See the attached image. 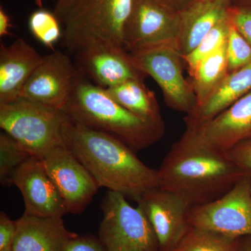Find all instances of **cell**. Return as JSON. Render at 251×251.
<instances>
[{"mask_svg":"<svg viewBox=\"0 0 251 251\" xmlns=\"http://www.w3.org/2000/svg\"><path fill=\"white\" fill-rule=\"evenodd\" d=\"M64 139L100 188L138 202L145 193L158 187V171L145 164L134 150L112 135L76 125L69 118Z\"/></svg>","mask_w":251,"mask_h":251,"instance_id":"cell-2","label":"cell"},{"mask_svg":"<svg viewBox=\"0 0 251 251\" xmlns=\"http://www.w3.org/2000/svg\"><path fill=\"white\" fill-rule=\"evenodd\" d=\"M249 175V179H250V185H251V174Z\"/></svg>","mask_w":251,"mask_h":251,"instance_id":"cell-35","label":"cell"},{"mask_svg":"<svg viewBox=\"0 0 251 251\" xmlns=\"http://www.w3.org/2000/svg\"><path fill=\"white\" fill-rule=\"evenodd\" d=\"M105 90L117 103L140 118L153 123L165 124L156 96L143 80L126 81Z\"/></svg>","mask_w":251,"mask_h":251,"instance_id":"cell-20","label":"cell"},{"mask_svg":"<svg viewBox=\"0 0 251 251\" xmlns=\"http://www.w3.org/2000/svg\"><path fill=\"white\" fill-rule=\"evenodd\" d=\"M29 27L31 34L46 47L53 48L62 39V29L54 13L45 9L36 10L29 18Z\"/></svg>","mask_w":251,"mask_h":251,"instance_id":"cell-25","label":"cell"},{"mask_svg":"<svg viewBox=\"0 0 251 251\" xmlns=\"http://www.w3.org/2000/svg\"><path fill=\"white\" fill-rule=\"evenodd\" d=\"M240 239L191 227L173 251H239Z\"/></svg>","mask_w":251,"mask_h":251,"instance_id":"cell-22","label":"cell"},{"mask_svg":"<svg viewBox=\"0 0 251 251\" xmlns=\"http://www.w3.org/2000/svg\"><path fill=\"white\" fill-rule=\"evenodd\" d=\"M12 183L22 194L25 214L41 217H63L67 214L64 201L42 160L30 157L15 173Z\"/></svg>","mask_w":251,"mask_h":251,"instance_id":"cell-14","label":"cell"},{"mask_svg":"<svg viewBox=\"0 0 251 251\" xmlns=\"http://www.w3.org/2000/svg\"><path fill=\"white\" fill-rule=\"evenodd\" d=\"M42 161L67 213H82L100 188L88 170L67 146L54 149Z\"/></svg>","mask_w":251,"mask_h":251,"instance_id":"cell-11","label":"cell"},{"mask_svg":"<svg viewBox=\"0 0 251 251\" xmlns=\"http://www.w3.org/2000/svg\"><path fill=\"white\" fill-rule=\"evenodd\" d=\"M229 25L230 21L227 14L191 52L181 56L190 77L193 75L200 63L226 45Z\"/></svg>","mask_w":251,"mask_h":251,"instance_id":"cell-23","label":"cell"},{"mask_svg":"<svg viewBox=\"0 0 251 251\" xmlns=\"http://www.w3.org/2000/svg\"><path fill=\"white\" fill-rule=\"evenodd\" d=\"M99 238L108 251H160L148 216L121 193L108 191L102 202Z\"/></svg>","mask_w":251,"mask_h":251,"instance_id":"cell-6","label":"cell"},{"mask_svg":"<svg viewBox=\"0 0 251 251\" xmlns=\"http://www.w3.org/2000/svg\"><path fill=\"white\" fill-rule=\"evenodd\" d=\"M239 251H251V236L241 237Z\"/></svg>","mask_w":251,"mask_h":251,"instance_id":"cell-33","label":"cell"},{"mask_svg":"<svg viewBox=\"0 0 251 251\" xmlns=\"http://www.w3.org/2000/svg\"><path fill=\"white\" fill-rule=\"evenodd\" d=\"M16 233V222L12 221L4 211L0 213V251L12 248Z\"/></svg>","mask_w":251,"mask_h":251,"instance_id":"cell-30","label":"cell"},{"mask_svg":"<svg viewBox=\"0 0 251 251\" xmlns=\"http://www.w3.org/2000/svg\"><path fill=\"white\" fill-rule=\"evenodd\" d=\"M201 1H213V0H201Z\"/></svg>","mask_w":251,"mask_h":251,"instance_id":"cell-37","label":"cell"},{"mask_svg":"<svg viewBox=\"0 0 251 251\" xmlns=\"http://www.w3.org/2000/svg\"><path fill=\"white\" fill-rule=\"evenodd\" d=\"M227 16L232 25L251 45V6L232 4Z\"/></svg>","mask_w":251,"mask_h":251,"instance_id":"cell-27","label":"cell"},{"mask_svg":"<svg viewBox=\"0 0 251 251\" xmlns=\"http://www.w3.org/2000/svg\"><path fill=\"white\" fill-rule=\"evenodd\" d=\"M245 175L227 152L206 146L186 128L162 162L158 187L194 206L221 198Z\"/></svg>","mask_w":251,"mask_h":251,"instance_id":"cell-1","label":"cell"},{"mask_svg":"<svg viewBox=\"0 0 251 251\" xmlns=\"http://www.w3.org/2000/svg\"><path fill=\"white\" fill-rule=\"evenodd\" d=\"M64 251H108L99 237L79 236L72 239Z\"/></svg>","mask_w":251,"mask_h":251,"instance_id":"cell-29","label":"cell"},{"mask_svg":"<svg viewBox=\"0 0 251 251\" xmlns=\"http://www.w3.org/2000/svg\"><path fill=\"white\" fill-rule=\"evenodd\" d=\"M69 117L62 110L19 99L0 105V127L31 156L42 160L66 146L64 130Z\"/></svg>","mask_w":251,"mask_h":251,"instance_id":"cell-5","label":"cell"},{"mask_svg":"<svg viewBox=\"0 0 251 251\" xmlns=\"http://www.w3.org/2000/svg\"><path fill=\"white\" fill-rule=\"evenodd\" d=\"M228 74L226 44L215 53L200 63L191 76L197 98V106L209 98Z\"/></svg>","mask_w":251,"mask_h":251,"instance_id":"cell-21","label":"cell"},{"mask_svg":"<svg viewBox=\"0 0 251 251\" xmlns=\"http://www.w3.org/2000/svg\"><path fill=\"white\" fill-rule=\"evenodd\" d=\"M232 4L248 5L251 6V0H233Z\"/></svg>","mask_w":251,"mask_h":251,"instance_id":"cell-34","label":"cell"},{"mask_svg":"<svg viewBox=\"0 0 251 251\" xmlns=\"http://www.w3.org/2000/svg\"><path fill=\"white\" fill-rule=\"evenodd\" d=\"M133 0H58L53 11L62 29V46L74 56L98 45L124 48V29Z\"/></svg>","mask_w":251,"mask_h":251,"instance_id":"cell-4","label":"cell"},{"mask_svg":"<svg viewBox=\"0 0 251 251\" xmlns=\"http://www.w3.org/2000/svg\"><path fill=\"white\" fill-rule=\"evenodd\" d=\"M56 1H58V0H56Z\"/></svg>","mask_w":251,"mask_h":251,"instance_id":"cell-38","label":"cell"},{"mask_svg":"<svg viewBox=\"0 0 251 251\" xmlns=\"http://www.w3.org/2000/svg\"><path fill=\"white\" fill-rule=\"evenodd\" d=\"M44 56L27 41L16 39L0 45V105L19 100L25 84Z\"/></svg>","mask_w":251,"mask_h":251,"instance_id":"cell-16","label":"cell"},{"mask_svg":"<svg viewBox=\"0 0 251 251\" xmlns=\"http://www.w3.org/2000/svg\"><path fill=\"white\" fill-rule=\"evenodd\" d=\"M227 153L245 174H251V139L238 144Z\"/></svg>","mask_w":251,"mask_h":251,"instance_id":"cell-28","label":"cell"},{"mask_svg":"<svg viewBox=\"0 0 251 251\" xmlns=\"http://www.w3.org/2000/svg\"><path fill=\"white\" fill-rule=\"evenodd\" d=\"M129 54L133 65L156 81L170 108L186 115L194 111L197 98L191 81L184 77V62L176 46H155Z\"/></svg>","mask_w":251,"mask_h":251,"instance_id":"cell-7","label":"cell"},{"mask_svg":"<svg viewBox=\"0 0 251 251\" xmlns=\"http://www.w3.org/2000/svg\"><path fill=\"white\" fill-rule=\"evenodd\" d=\"M11 27V19L9 15L6 14L2 6L0 7V36L10 35V29Z\"/></svg>","mask_w":251,"mask_h":251,"instance_id":"cell-32","label":"cell"},{"mask_svg":"<svg viewBox=\"0 0 251 251\" xmlns=\"http://www.w3.org/2000/svg\"><path fill=\"white\" fill-rule=\"evenodd\" d=\"M31 155L9 135L0 134V181L3 186L13 185V177Z\"/></svg>","mask_w":251,"mask_h":251,"instance_id":"cell-24","label":"cell"},{"mask_svg":"<svg viewBox=\"0 0 251 251\" xmlns=\"http://www.w3.org/2000/svg\"><path fill=\"white\" fill-rule=\"evenodd\" d=\"M189 222L191 227L230 237L251 236L249 175H245L228 192L216 201L191 206Z\"/></svg>","mask_w":251,"mask_h":251,"instance_id":"cell-8","label":"cell"},{"mask_svg":"<svg viewBox=\"0 0 251 251\" xmlns=\"http://www.w3.org/2000/svg\"><path fill=\"white\" fill-rule=\"evenodd\" d=\"M12 251V249H8V250H5V251Z\"/></svg>","mask_w":251,"mask_h":251,"instance_id":"cell-36","label":"cell"},{"mask_svg":"<svg viewBox=\"0 0 251 251\" xmlns=\"http://www.w3.org/2000/svg\"><path fill=\"white\" fill-rule=\"evenodd\" d=\"M226 52L228 74L251 64V45L231 23L226 42Z\"/></svg>","mask_w":251,"mask_h":251,"instance_id":"cell-26","label":"cell"},{"mask_svg":"<svg viewBox=\"0 0 251 251\" xmlns=\"http://www.w3.org/2000/svg\"><path fill=\"white\" fill-rule=\"evenodd\" d=\"M186 129L206 146L224 152L251 139V91L212 120Z\"/></svg>","mask_w":251,"mask_h":251,"instance_id":"cell-15","label":"cell"},{"mask_svg":"<svg viewBox=\"0 0 251 251\" xmlns=\"http://www.w3.org/2000/svg\"><path fill=\"white\" fill-rule=\"evenodd\" d=\"M79 74L69 54L54 51L44 56L21 91L24 99L62 110L74 90Z\"/></svg>","mask_w":251,"mask_h":251,"instance_id":"cell-10","label":"cell"},{"mask_svg":"<svg viewBox=\"0 0 251 251\" xmlns=\"http://www.w3.org/2000/svg\"><path fill=\"white\" fill-rule=\"evenodd\" d=\"M16 222L12 251H64L78 235L66 227L62 216L41 217L24 213Z\"/></svg>","mask_w":251,"mask_h":251,"instance_id":"cell-17","label":"cell"},{"mask_svg":"<svg viewBox=\"0 0 251 251\" xmlns=\"http://www.w3.org/2000/svg\"><path fill=\"white\" fill-rule=\"evenodd\" d=\"M171 9L181 13L193 4L196 0H158Z\"/></svg>","mask_w":251,"mask_h":251,"instance_id":"cell-31","label":"cell"},{"mask_svg":"<svg viewBox=\"0 0 251 251\" xmlns=\"http://www.w3.org/2000/svg\"><path fill=\"white\" fill-rule=\"evenodd\" d=\"M156 234L160 251H173L191 226V206L175 193L157 187L145 193L138 201Z\"/></svg>","mask_w":251,"mask_h":251,"instance_id":"cell-12","label":"cell"},{"mask_svg":"<svg viewBox=\"0 0 251 251\" xmlns=\"http://www.w3.org/2000/svg\"><path fill=\"white\" fill-rule=\"evenodd\" d=\"M251 91V64L229 73L204 103L186 115V128H196L212 120Z\"/></svg>","mask_w":251,"mask_h":251,"instance_id":"cell-19","label":"cell"},{"mask_svg":"<svg viewBox=\"0 0 251 251\" xmlns=\"http://www.w3.org/2000/svg\"><path fill=\"white\" fill-rule=\"evenodd\" d=\"M180 13L158 0H133L124 29V47L137 52L162 45L176 46Z\"/></svg>","mask_w":251,"mask_h":251,"instance_id":"cell-9","label":"cell"},{"mask_svg":"<svg viewBox=\"0 0 251 251\" xmlns=\"http://www.w3.org/2000/svg\"><path fill=\"white\" fill-rule=\"evenodd\" d=\"M74 64L79 75L103 89L147 75L133 65L129 52L111 45L91 46L75 54Z\"/></svg>","mask_w":251,"mask_h":251,"instance_id":"cell-13","label":"cell"},{"mask_svg":"<svg viewBox=\"0 0 251 251\" xmlns=\"http://www.w3.org/2000/svg\"><path fill=\"white\" fill-rule=\"evenodd\" d=\"M62 111L76 125L112 135L134 151L161 140L165 124L146 121L117 103L102 87L78 75Z\"/></svg>","mask_w":251,"mask_h":251,"instance_id":"cell-3","label":"cell"},{"mask_svg":"<svg viewBox=\"0 0 251 251\" xmlns=\"http://www.w3.org/2000/svg\"><path fill=\"white\" fill-rule=\"evenodd\" d=\"M233 0H196L180 13V28L176 47L181 56L191 52L227 14Z\"/></svg>","mask_w":251,"mask_h":251,"instance_id":"cell-18","label":"cell"}]
</instances>
